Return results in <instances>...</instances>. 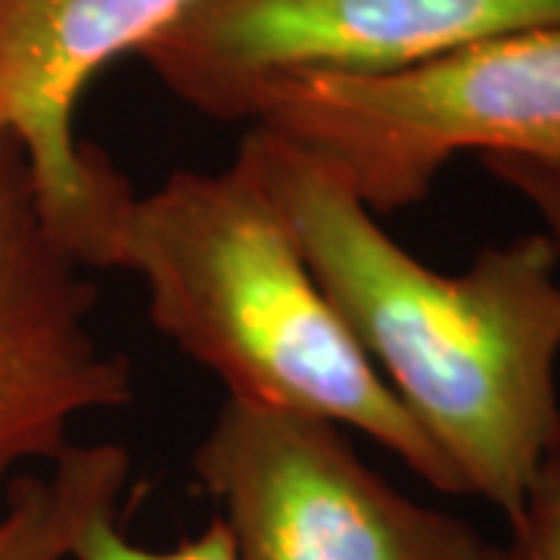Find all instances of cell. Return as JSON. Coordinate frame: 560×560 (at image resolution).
Returning <instances> with one entry per match:
<instances>
[{
    "label": "cell",
    "mask_w": 560,
    "mask_h": 560,
    "mask_svg": "<svg viewBox=\"0 0 560 560\" xmlns=\"http://www.w3.org/2000/svg\"><path fill=\"white\" fill-rule=\"evenodd\" d=\"M327 302L467 495L511 523L560 420V253L523 234L442 275L318 160L265 128L237 150Z\"/></svg>",
    "instance_id": "cell-1"
},
{
    "label": "cell",
    "mask_w": 560,
    "mask_h": 560,
    "mask_svg": "<svg viewBox=\"0 0 560 560\" xmlns=\"http://www.w3.org/2000/svg\"><path fill=\"white\" fill-rule=\"evenodd\" d=\"M81 268L143 280L153 327L209 368L228 399L352 427L420 480L467 495L455 467L396 399L327 302L253 168H180L128 187L79 243Z\"/></svg>",
    "instance_id": "cell-2"
},
{
    "label": "cell",
    "mask_w": 560,
    "mask_h": 560,
    "mask_svg": "<svg viewBox=\"0 0 560 560\" xmlns=\"http://www.w3.org/2000/svg\"><path fill=\"white\" fill-rule=\"evenodd\" d=\"M246 121L389 215L427 200L460 153L560 160V25L477 40L389 75L271 81Z\"/></svg>",
    "instance_id": "cell-3"
},
{
    "label": "cell",
    "mask_w": 560,
    "mask_h": 560,
    "mask_svg": "<svg viewBox=\"0 0 560 560\" xmlns=\"http://www.w3.org/2000/svg\"><path fill=\"white\" fill-rule=\"evenodd\" d=\"M194 474L237 560H499L477 526L405 499L315 415L228 399Z\"/></svg>",
    "instance_id": "cell-4"
},
{
    "label": "cell",
    "mask_w": 560,
    "mask_h": 560,
    "mask_svg": "<svg viewBox=\"0 0 560 560\" xmlns=\"http://www.w3.org/2000/svg\"><path fill=\"white\" fill-rule=\"evenodd\" d=\"M545 25L560 0H187L138 57L202 116L246 121L271 81L389 75Z\"/></svg>",
    "instance_id": "cell-5"
},
{
    "label": "cell",
    "mask_w": 560,
    "mask_h": 560,
    "mask_svg": "<svg viewBox=\"0 0 560 560\" xmlns=\"http://www.w3.org/2000/svg\"><path fill=\"white\" fill-rule=\"evenodd\" d=\"M50 228L35 168L0 131V508L28 464H54L81 415L135 399V371L91 330L97 287Z\"/></svg>",
    "instance_id": "cell-6"
},
{
    "label": "cell",
    "mask_w": 560,
    "mask_h": 560,
    "mask_svg": "<svg viewBox=\"0 0 560 560\" xmlns=\"http://www.w3.org/2000/svg\"><path fill=\"white\" fill-rule=\"evenodd\" d=\"M184 3L0 0V131L22 143L50 228L69 253L131 187L109 156L75 135L81 94L103 66L138 54Z\"/></svg>",
    "instance_id": "cell-7"
},
{
    "label": "cell",
    "mask_w": 560,
    "mask_h": 560,
    "mask_svg": "<svg viewBox=\"0 0 560 560\" xmlns=\"http://www.w3.org/2000/svg\"><path fill=\"white\" fill-rule=\"evenodd\" d=\"M131 455L116 442L69 445L47 474H22L0 508V560H69L81 529L119 511Z\"/></svg>",
    "instance_id": "cell-8"
},
{
    "label": "cell",
    "mask_w": 560,
    "mask_h": 560,
    "mask_svg": "<svg viewBox=\"0 0 560 560\" xmlns=\"http://www.w3.org/2000/svg\"><path fill=\"white\" fill-rule=\"evenodd\" d=\"M511 536L499 560H560V420L545 445L521 514L508 523Z\"/></svg>",
    "instance_id": "cell-9"
},
{
    "label": "cell",
    "mask_w": 560,
    "mask_h": 560,
    "mask_svg": "<svg viewBox=\"0 0 560 560\" xmlns=\"http://www.w3.org/2000/svg\"><path fill=\"white\" fill-rule=\"evenodd\" d=\"M116 517L119 511H106L88 523L72 545L69 560H237L234 536L221 517L209 523L200 536L178 541L168 551H153L131 541L119 529Z\"/></svg>",
    "instance_id": "cell-10"
},
{
    "label": "cell",
    "mask_w": 560,
    "mask_h": 560,
    "mask_svg": "<svg viewBox=\"0 0 560 560\" xmlns=\"http://www.w3.org/2000/svg\"><path fill=\"white\" fill-rule=\"evenodd\" d=\"M480 165L514 190L545 224V234L560 253V160L517 156V153H482Z\"/></svg>",
    "instance_id": "cell-11"
}]
</instances>
